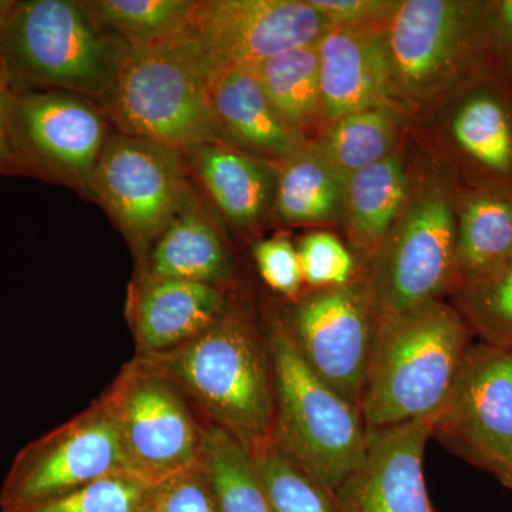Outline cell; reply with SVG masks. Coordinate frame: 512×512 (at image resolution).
Returning a JSON list of instances; mask_svg holds the SVG:
<instances>
[{
    "mask_svg": "<svg viewBox=\"0 0 512 512\" xmlns=\"http://www.w3.org/2000/svg\"><path fill=\"white\" fill-rule=\"evenodd\" d=\"M511 97V87L493 73L457 99L450 134L476 175L471 185L512 187Z\"/></svg>",
    "mask_w": 512,
    "mask_h": 512,
    "instance_id": "d6986e66",
    "label": "cell"
},
{
    "mask_svg": "<svg viewBox=\"0 0 512 512\" xmlns=\"http://www.w3.org/2000/svg\"><path fill=\"white\" fill-rule=\"evenodd\" d=\"M188 165L234 227L249 229L274 207L278 171L271 161L210 141L184 151Z\"/></svg>",
    "mask_w": 512,
    "mask_h": 512,
    "instance_id": "ffe728a7",
    "label": "cell"
},
{
    "mask_svg": "<svg viewBox=\"0 0 512 512\" xmlns=\"http://www.w3.org/2000/svg\"><path fill=\"white\" fill-rule=\"evenodd\" d=\"M511 256L512 187L467 185L457 201L454 286L491 271Z\"/></svg>",
    "mask_w": 512,
    "mask_h": 512,
    "instance_id": "7402d4cb",
    "label": "cell"
},
{
    "mask_svg": "<svg viewBox=\"0 0 512 512\" xmlns=\"http://www.w3.org/2000/svg\"><path fill=\"white\" fill-rule=\"evenodd\" d=\"M460 187L441 168L410 177L399 217L359 269L377 318H389L450 295L456 281Z\"/></svg>",
    "mask_w": 512,
    "mask_h": 512,
    "instance_id": "8992f818",
    "label": "cell"
},
{
    "mask_svg": "<svg viewBox=\"0 0 512 512\" xmlns=\"http://www.w3.org/2000/svg\"><path fill=\"white\" fill-rule=\"evenodd\" d=\"M9 127L18 173L89 191L110 136L92 101L63 90L12 87Z\"/></svg>",
    "mask_w": 512,
    "mask_h": 512,
    "instance_id": "7c38bea8",
    "label": "cell"
},
{
    "mask_svg": "<svg viewBox=\"0 0 512 512\" xmlns=\"http://www.w3.org/2000/svg\"><path fill=\"white\" fill-rule=\"evenodd\" d=\"M399 113L390 107L356 111L329 123L312 144L343 178L397 150Z\"/></svg>",
    "mask_w": 512,
    "mask_h": 512,
    "instance_id": "484cf974",
    "label": "cell"
},
{
    "mask_svg": "<svg viewBox=\"0 0 512 512\" xmlns=\"http://www.w3.org/2000/svg\"><path fill=\"white\" fill-rule=\"evenodd\" d=\"M407 187L409 173L399 148L346 180L340 217L359 269L372 258L399 217Z\"/></svg>",
    "mask_w": 512,
    "mask_h": 512,
    "instance_id": "44dd1931",
    "label": "cell"
},
{
    "mask_svg": "<svg viewBox=\"0 0 512 512\" xmlns=\"http://www.w3.org/2000/svg\"><path fill=\"white\" fill-rule=\"evenodd\" d=\"M90 16L127 46H150L190 25L195 0H93L82 2Z\"/></svg>",
    "mask_w": 512,
    "mask_h": 512,
    "instance_id": "4316f807",
    "label": "cell"
},
{
    "mask_svg": "<svg viewBox=\"0 0 512 512\" xmlns=\"http://www.w3.org/2000/svg\"><path fill=\"white\" fill-rule=\"evenodd\" d=\"M332 26L376 25L389 20L397 2L386 0H309Z\"/></svg>",
    "mask_w": 512,
    "mask_h": 512,
    "instance_id": "e575fe53",
    "label": "cell"
},
{
    "mask_svg": "<svg viewBox=\"0 0 512 512\" xmlns=\"http://www.w3.org/2000/svg\"><path fill=\"white\" fill-rule=\"evenodd\" d=\"M211 106L224 143L271 163H284L311 144L286 123L252 69L218 72Z\"/></svg>",
    "mask_w": 512,
    "mask_h": 512,
    "instance_id": "e0dca14e",
    "label": "cell"
},
{
    "mask_svg": "<svg viewBox=\"0 0 512 512\" xmlns=\"http://www.w3.org/2000/svg\"><path fill=\"white\" fill-rule=\"evenodd\" d=\"M150 512H222L205 461L151 484Z\"/></svg>",
    "mask_w": 512,
    "mask_h": 512,
    "instance_id": "d6a6232c",
    "label": "cell"
},
{
    "mask_svg": "<svg viewBox=\"0 0 512 512\" xmlns=\"http://www.w3.org/2000/svg\"><path fill=\"white\" fill-rule=\"evenodd\" d=\"M10 94H12V84H10L5 70L0 66V174L18 173L12 138H10Z\"/></svg>",
    "mask_w": 512,
    "mask_h": 512,
    "instance_id": "8d00e7d4",
    "label": "cell"
},
{
    "mask_svg": "<svg viewBox=\"0 0 512 512\" xmlns=\"http://www.w3.org/2000/svg\"><path fill=\"white\" fill-rule=\"evenodd\" d=\"M204 461L217 488L222 512H272L247 448L208 423Z\"/></svg>",
    "mask_w": 512,
    "mask_h": 512,
    "instance_id": "f546056e",
    "label": "cell"
},
{
    "mask_svg": "<svg viewBox=\"0 0 512 512\" xmlns=\"http://www.w3.org/2000/svg\"><path fill=\"white\" fill-rule=\"evenodd\" d=\"M173 379L205 423L251 451L274 430V380L264 326L248 302L227 306L200 335L170 352L137 356Z\"/></svg>",
    "mask_w": 512,
    "mask_h": 512,
    "instance_id": "6da1fadb",
    "label": "cell"
},
{
    "mask_svg": "<svg viewBox=\"0 0 512 512\" xmlns=\"http://www.w3.org/2000/svg\"><path fill=\"white\" fill-rule=\"evenodd\" d=\"M448 296L481 342L512 352V256Z\"/></svg>",
    "mask_w": 512,
    "mask_h": 512,
    "instance_id": "f1b7e54d",
    "label": "cell"
},
{
    "mask_svg": "<svg viewBox=\"0 0 512 512\" xmlns=\"http://www.w3.org/2000/svg\"><path fill=\"white\" fill-rule=\"evenodd\" d=\"M217 66L191 26L163 42L128 46L104 100L120 133L184 151L222 141L211 106Z\"/></svg>",
    "mask_w": 512,
    "mask_h": 512,
    "instance_id": "277c9868",
    "label": "cell"
},
{
    "mask_svg": "<svg viewBox=\"0 0 512 512\" xmlns=\"http://www.w3.org/2000/svg\"><path fill=\"white\" fill-rule=\"evenodd\" d=\"M303 284L312 289L349 284L359 274L355 255L335 235L316 231L299 241Z\"/></svg>",
    "mask_w": 512,
    "mask_h": 512,
    "instance_id": "1f68e13d",
    "label": "cell"
},
{
    "mask_svg": "<svg viewBox=\"0 0 512 512\" xmlns=\"http://www.w3.org/2000/svg\"><path fill=\"white\" fill-rule=\"evenodd\" d=\"M493 10V69L512 87V0L491 2Z\"/></svg>",
    "mask_w": 512,
    "mask_h": 512,
    "instance_id": "d590c367",
    "label": "cell"
},
{
    "mask_svg": "<svg viewBox=\"0 0 512 512\" xmlns=\"http://www.w3.org/2000/svg\"><path fill=\"white\" fill-rule=\"evenodd\" d=\"M434 420L367 430L365 456L335 490L339 512H434L424 448Z\"/></svg>",
    "mask_w": 512,
    "mask_h": 512,
    "instance_id": "9a60e30c",
    "label": "cell"
},
{
    "mask_svg": "<svg viewBox=\"0 0 512 512\" xmlns=\"http://www.w3.org/2000/svg\"><path fill=\"white\" fill-rule=\"evenodd\" d=\"M473 336L463 316L443 299L379 319L360 404L367 430L436 419Z\"/></svg>",
    "mask_w": 512,
    "mask_h": 512,
    "instance_id": "3957f363",
    "label": "cell"
},
{
    "mask_svg": "<svg viewBox=\"0 0 512 512\" xmlns=\"http://www.w3.org/2000/svg\"><path fill=\"white\" fill-rule=\"evenodd\" d=\"M346 178L309 144L281 163L274 208L285 224H316L342 215Z\"/></svg>",
    "mask_w": 512,
    "mask_h": 512,
    "instance_id": "cb8c5ba5",
    "label": "cell"
},
{
    "mask_svg": "<svg viewBox=\"0 0 512 512\" xmlns=\"http://www.w3.org/2000/svg\"><path fill=\"white\" fill-rule=\"evenodd\" d=\"M225 289L175 279H148L133 309L136 356L170 352L190 342L224 311Z\"/></svg>",
    "mask_w": 512,
    "mask_h": 512,
    "instance_id": "ac0fdd59",
    "label": "cell"
},
{
    "mask_svg": "<svg viewBox=\"0 0 512 512\" xmlns=\"http://www.w3.org/2000/svg\"><path fill=\"white\" fill-rule=\"evenodd\" d=\"M190 26L217 66L255 69L296 47L315 45L330 28L309 0H204Z\"/></svg>",
    "mask_w": 512,
    "mask_h": 512,
    "instance_id": "5bb4252c",
    "label": "cell"
},
{
    "mask_svg": "<svg viewBox=\"0 0 512 512\" xmlns=\"http://www.w3.org/2000/svg\"><path fill=\"white\" fill-rule=\"evenodd\" d=\"M386 23L332 26L320 37V87L326 126L356 111L376 107L396 110Z\"/></svg>",
    "mask_w": 512,
    "mask_h": 512,
    "instance_id": "2e32d148",
    "label": "cell"
},
{
    "mask_svg": "<svg viewBox=\"0 0 512 512\" xmlns=\"http://www.w3.org/2000/svg\"><path fill=\"white\" fill-rule=\"evenodd\" d=\"M264 329L274 380L271 440L335 491L365 456L362 412L303 362L281 316L269 315Z\"/></svg>",
    "mask_w": 512,
    "mask_h": 512,
    "instance_id": "52a82bcc",
    "label": "cell"
},
{
    "mask_svg": "<svg viewBox=\"0 0 512 512\" xmlns=\"http://www.w3.org/2000/svg\"><path fill=\"white\" fill-rule=\"evenodd\" d=\"M436 437L512 490V352L473 343L453 392L433 421Z\"/></svg>",
    "mask_w": 512,
    "mask_h": 512,
    "instance_id": "4fadbf2b",
    "label": "cell"
},
{
    "mask_svg": "<svg viewBox=\"0 0 512 512\" xmlns=\"http://www.w3.org/2000/svg\"><path fill=\"white\" fill-rule=\"evenodd\" d=\"M249 456L272 512H339L335 491L274 441L252 448Z\"/></svg>",
    "mask_w": 512,
    "mask_h": 512,
    "instance_id": "83f0119b",
    "label": "cell"
},
{
    "mask_svg": "<svg viewBox=\"0 0 512 512\" xmlns=\"http://www.w3.org/2000/svg\"><path fill=\"white\" fill-rule=\"evenodd\" d=\"M252 70L275 109L306 140L312 131L326 127L318 43L271 57Z\"/></svg>",
    "mask_w": 512,
    "mask_h": 512,
    "instance_id": "d4e9b609",
    "label": "cell"
},
{
    "mask_svg": "<svg viewBox=\"0 0 512 512\" xmlns=\"http://www.w3.org/2000/svg\"><path fill=\"white\" fill-rule=\"evenodd\" d=\"M187 165L178 148L119 131L104 143L89 192L146 252L191 202Z\"/></svg>",
    "mask_w": 512,
    "mask_h": 512,
    "instance_id": "9c48e42d",
    "label": "cell"
},
{
    "mask_svg": "<svg viewBox=\"0 0 512 512\" xmlns=\"http://www.w3.org/2000/svg\"><path fill=\"white\" fill-rule=\"evenodd\" d=\"M254 258L259 274L272 291L295 301L302 295L303 276L298 251L285 235L255 242Z\"/></svg>",
    "mask_w": 512,
    "mask_h": 512,
    "instance_id": "836d02e7",
    "label": "cell"
},
{
    "mask_svg": "<svg viewBox=\"0 0 512 512\" xmlns=\"http://www.w3.org/2000/svg\"><path fill=\"white\" fill-rule=\"evenodd\" d=\"M386 45L397 113L456 101L494 73L491 2H397Z\"/></svg>",
    "mask_w": 512,
    "mask_h": 512,
    "instance_id": "7a4b0ae2",
    "label": "cell"
},
{
    "mask_svg": "<svg viewBox=\"0 0 512 512\" xmlns=\"http://www.w3.org/2000/svg\"><path fill=\"white\" fill-rule=\"evenodd\" d=\"M279 316L303 362L360 409L379 328L360 272L349 284L302 293Z\"/></svg>",
    "mask_w": 512,
    "mask_h": 512,
    "instance_id": "30bf717a",
    "label": "cell"
},
{
    "mask_svg": "<svg viewBox=\"0 0 512 512\" xmlns=\"http://www.w3.org/2000/svg\"><path fill=\"white\" fill-rule=\"evenodd\" d=\"M121 471L127 468L119 429L103 393L19 451L0 488V510L53 500Z\"/></svg>",
    "mask_w": 512,
    "mask_h": 512,
    "instance_id": "8fae6325",
    "label": "cell"
},
{
    "mask_svg": "<svg viewBox=\"0 0 512 512\" xmlns=\"http://www.w3.org/2000/svg\"><path fill=\"white\" fill-rule=\"evenodd\" d=\"M234 262L215 225L190 204L154 242L146 278L198 282L227 289Z\"/></svg>",
    "mask_w": 512,
    "mask_h": 512,
    "instance_id": "603a6c76",
    "label": "cell"
},
{
    "mask_svg": "<svg viewBox=\"0 0 512 512\" xmlns=\"http://www.w3.org/2000/svg\"><path fill=\"white\" fill-rule=\"evenodd\" d=\"M9 0H0V25H2L3 19H5L6 13L10 8Z\"/></svg>",
    "mask_w": 512,
    "mask_h": 512,
    "instance_id": "74e56055",
    "label": "cell"
},
{
    "mask_svg": "<svg viewBox=\"0 0 512 512\" xmlns=\"http://www.w3.org/2000/svg\"><path fill=\"white\" fill-rule=\"evenodd\" d=\"M127 47L73 0L12 2L0 25V66L16 89L104 101Z\"/></svg>",
    "mask_w": 512,
    "mask_h": 512,
    "instance_id": "5b68a950",
    "label": "cell"
},
{
    "mask_svg": "<svg viewBox=\"0 0 512 512\" xmlns=\"http://www.w3.org/2000/svg\"><path fill=\"white\" fill-rule=\"evenodd\" d=\"M104 394L119 429L127 473L156 484L202 463L207 423L157 367L134 357Z\"/></svg>",
    "mask_w": 512,
    "mask_h": 512,
    "instance_id": "ba28073f",
    "label": "cell"
},
{
    "mask_svg": "<svg viewBox=\"0 0 512 512\" xmlns=\"http://www.w3.org/2000/svg\"><path fill=\"white\" fill-rule=\"evenodd\" d=\"M151 484L121 471L42 503L2 512H150Z\"/></svg>",
    "mask_w": 512,
    "mask_h": 512,
    "instance_id": "4dcf8cb0",
    "label": "cell"
}]
</instances>
